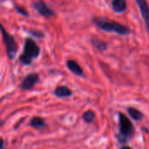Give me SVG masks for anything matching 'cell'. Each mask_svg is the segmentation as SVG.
Segmentation results:
<instances>
[{
    "instance_id": "cell-8",
    "label": "cell",
    "mask_w": 149,
    "mask_h": 149,
    "mask_svg": "<svg viewBox=\"0 0 149 149\" xmlns=\"http://www.w3.org/2000/svg\"><path fill=\"white\" fill-rule=\"evenodd\" d=\"M66 67L73 74H75V75H77L79 77H83L84 76V72H83L81 66L79 65V63L76 60H73V59L67 60L66 61Z\"/></svg>"
},
{
    "instance_id": "cell-15",
    "label": "cell",
    "mask_w": 149,
    "mask_h": 149,
    "mask_svg": "<svg viewBox=\"0 0 149 149\" xmlns=\"http://www.w3.org/2000/svg\"><path fill=\"white\" fill-rule=\"evenodd\" d=\"M25 31L29 33L30 35H31L32 37H35L37 38H42L45 37L44 32L37 29H29V30H25Z\"/></svg>"
},
{
    "instance_id": "cell-3",
    "label": "cell",
    "mask_w": 149,
    "mask_h": 149,
    "mask_svg": "<svg viewBox=\"0 0 149 149\" xmlns=\"http://www.w3.org/2000/svg\"><path fill=\"white\" fill-rule=\"evenodd\" d=\"M40 47L31 38H27L24 41V50L19 56V60L24 65H31L34 59L40 54Z\"/></svg>"
},
{
    "instance_id": "cell-1",
    "label": "cell",
    "mask_w": 149,
    "mask_h": 149,
    "mask_svg": "<svg viewBox=\"0 0 149 149\" xmlns=\"http://www.w3.org/2000/svg\"><path fill=\"white\" fill-rule=\"evenodd\" d=\"M92 21L99 29L106 32L116 33L121 36H127L131 33V30L128 26L114 20H111L107 17H93Z\"/></svg>"
},
{
    "instance_id": "cell-4",
    "label": "cell",
    "mask_w": 149,
    "mask_h": 149,
    "mask_svg": "<svg viewBox=\"0 0 149 149\" xmlns=\"http://www.w3.org/2000/svg\"><path fill=\"white\" fill-rule=\"evenodd\" d=\"M1 33L3 37V42L5 45V50L7 53V57L10 60L15 58L17 52H18V45L16 41V38L13 35L10 34L3 24H1Z\"/></svg>"
},
{
    "instance_id": "cell-14",
    "label": "cell",
    "mask_w": 149,
    "mask_h": 149,
    "mask_svg": "<svg viewBox=\"0 0 149 149\" xmlns=\"http://www.w3.org/2000/svg\"><path fill=\"white\" fill-rule=\"evenodd\" d=\"M95 118H96V114H95V113H94L93 111H92V110H87V111H86V112L83 113V115H82V120H83V121H84L85 123H86V124H91V123H93V122L94 121Z\"/></svg>"
},
{
    "instance_id": "cell-13",
    "label": "cell",
    "mask_w": 149,
    "mask_h": 149,
    "mask_svg": "<svg viewBox=\"0 0 149 149\" xmlns=\"http://www.w3.org/2000/svg\"><path fill=\"white\" fill-rule=\"evenodd\" d=\"M127 112L129 114V116L131 117V119H133L135 121L142 120L143 118H144L143 113L140 110H138L137 108H135V107H127Z\"/></svg>"
},
{
    "instance_id": "cell-5",
    "label": "cell",
    "mask_w": 149,
    "mask_h": 149,
    "mask_svg": "<svg viewBox=\"0 0 149 149\" xmlns=\"http://www.w3.org/2000/svg\"><path fill=\"white\" fill-rule=\"evenodd\" d=\"M33 9L41 16L45 17H52L56 16V12L50 6H48L43 1H36L32 3Z\"/></svg>"
},
{
    "instance_id": "cell-7",
    "label": "cell",
    "mask_w": 149,
    "mask_h": 149,
    "mask_svg": "<svg viewBox=\"0 0 149 149\" xmlns=\"http://www.w3.org/2000/svg\"><path fill=\"white\" fill-rule=\"evenodd\" d=\"M139 10L141 13V17L144 20L146 30L149 35V5L148 3L145 0H136L135 1Z\"/></svg>"
},
{
    "instance_id": "cell-11",
    "label": "cell",
    "mask_w": 149,
    "mask_h": 149,
    "mask_svg": "<svg viewBox=\"0 0 149 149\" xmlns=\"http://www.w3.org/2000/svg\"><path fill=\"white\" fill-rule=\"evenodd\" d=\"M91 45L94 49H96L99 52H104L107 49V43L104 40L99 39V38H92L91 39Z\"/></svg>"
},
{
    "instance_id": "cell-12",
    "label": "cell",
    "mask_w": 149,
    "mask_h": 149,
    "mask_svg": "<svg viewBox=\"0 0 149 149\" xmlns=\"http://www.w3.org/2000/svg\"><path fill=\"white\" fill-rule=\"evenodd\" d=\"M30 125L31 127H33L35 129H41L46 126V121L44 118L35 116V117L31 118V120L30 121Z\"/></svg>"
},
{
    "instance_id": "cell-17",
    "label": "cell",
    "mask_w": 149,
    "mask_h": 149,
    "mask_svg": "<svg viewBox=\"0 0 149 149\" xmlns=\"http://www.w3.org/2000/svg\"><path fill=\"white\" fill-rule=\"evenodd\" d=\"M0 149H4V140L1 138V148Z\"/></svg>"
},
{
    "instance_id": "cell-16",
    "label": "cell",
    "mask_w": 149,
    "mask_h": 149,
    "mask_svg": "<svg viewBox=\"0 0 149 149\" xmlns=\"http://www.w3.org/2000/svg\"><path fill=\"white\" fill-rule=\"evenodd\" d=\"M14 8H15V10L19 14V15H22L24 17H29L30 14L29 12L23 7V6H20L17 3H14Z\"/></svg>"
},
{
    "instance_id": "cell-10",
    "label": "cell",
    "mask_w": 149,
    "mask_h": 149,
    "mask_svg": "<svg viewBox=\"0 0 149 149\" xmlns=\"http://www.w3.org/2000/svg\"><path fill=\"white\" fill-rule=\"evenodd\" d=\"M111 4L113 10L116 13H122L127 9V3L125 0H113Z\"/></svg>"
},
{
    "instance_id": "cell-18",
    "label": "cell",
    "mask_w": 149,
    "mask_h": 149,
    "mask_svg": "<svg viewBox=\"0 0 149 149\" xmlns=\"http://www.w3.org/2000/svg\"><path fill=\"white\" fill-rule=\"evenodd\" d=\"M120 149H134V148H132L131 147H129V146H127V145H125V146L120 147Z\"/></svg>"
},
{
    "instance_id": "cell-6",
    "label": "cell",
    "mask_w": 149,
    "mask_h": 149,
    "mask_svg": "<svg viewBox=\"0 0 149 149\" xmlns=\"http://www.w3.org/2000/svg\"><path fill=\"white\" fill-rule=\"evenodd\" d=\"M38 81H39V75L37 72L29 73L21 81L19 87L23 91H29L31 90Z\"/></svg>"
},
{
    "instance_id": "cell-2",
    "label": "cell",
    "mask_w": 149,
    "mask_h": 149,
    "mask_svg": "<svg viewBox=\"0 0 149 149\" xmlns=\"http://www.w3.org/2000/svg\"><path fill=\"white\" fill-rule=\"evenodd\" d=\"M119 133L116 135V139L120 144L125 146L130 141L134 133V127L130 119H128L124 113H119Z\"/></svg>"
},
{
    "instance_id": "cell-9",
    "label": "cell",
    "mask_w": 149,
    "mask_h": 149,
    "mask_svg": "<svg viewBox=\"0 0 149 149\" xmlns=\"http://www.w3.org/2000/svg\"><path fill=\"white\" fill-rule=\"evenodd\" d=\"M53 94L59 99L69 98L72 95V91L66 86H59L55 88Z\"/></svg>"
}]
</instances>
